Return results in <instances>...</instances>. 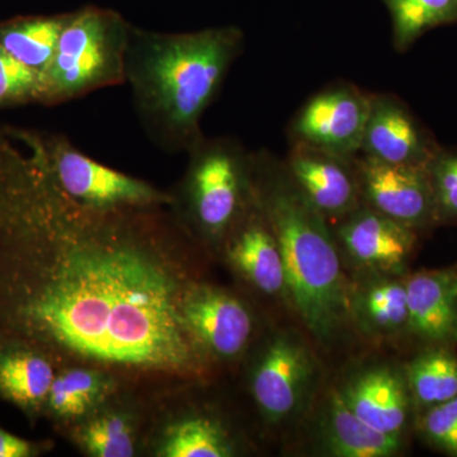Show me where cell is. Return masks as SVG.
<instances>
[{"label":"cell","instance_id":"obj_1","mask_svg":"<svg viewBox=\"0 0 457 457\" xmlns=\"http://www.w3.org/2000/svg\"><path fill=\"white\" fill-rule=\"evenodd\" d=\"M22 143L0 135V341L104 371L200 374L185 314L196 237L170 204L78 203Z\"/></svg>","mask_w":457,"mask_h":457},{"label":"cell","instance_id":"obj_2","mask_svg":"<svg viewBox=\"0 0 457 457\" xmlns=\"http://www.w3.org/2000/svg\"><path fill=\"white\" fill-rule=\"evenodd\" d=\"M237 26L156 32L132 25L125 84L141 128L168 153H187L204 137L201 121L245 50Z\"/></svg>","mask_w":457,"mask_h":457},{"label":"cell","instance_id":"obj_3","mask_svg":"<svg viewBox=\"0 0 457 457\" xmlns=\"http://www.w3.org/2000/svg\"><path fill=\"white\" fill-rule=\"evenodd\" d=\"M252 189L284 258L287 300L319 341L330 342L350 303L328 220L267 150L252 153Z\"/></svg>","mask_w":457,"mask_h":457},{"label":"cell","instance_id":"obj_4","mask_svg":"<svg viewBox=\"0 0 457 457\" xmlns=\"http://www.w3.org/2000/svg\"><path fill=\"white\" fill-rule=\"evenodd\" d=\"M187 154L170 209L195 237L224 243L253 204L252 153L233 137H204Z\"/></svg>","mask_w":457,"mask_h":457},{"label":"cell","instance_id":"obj_5","mask_svg":"<svg viewBox=\"0 0 457 457\" xmlns=\"http://www.w3.org/2000/svg\"><path fill=\"white\" fill-rule=\"evenodd\" d=\"M131 23L119 12L88 5L71 12L44 74L42 104H57L125 84Z\"/></svg>","mask_w":457,"mask_h":457},{"label":"cell","instance_id":"obj_6","mask_svg":"<svg viewBox=\"0 0 457 457\" xmlns=\"http://www.w3.org/2000/svg\"><path fill=\"white\" fill-rule=\"evenodd\" d=\"M18 139L32 144L60 187L78 203L97 209L170 204L171 196L139 179L98 163L74 146L64 135L16 132Z\"/></svg>","mask_w":457,"mask_h":457},{"label":"cell","instance_id":"obj_7","mask_svg":"<svg viewBox=\"0 0 457 457\" xmlns=\"http://www.w3.org/2000/svg\"><path fill=\"white\" fill-rule=\"evenodd\" d=\"M371 95L350 83L327 87L306 101L288 126L291 145L360 154Z\"/></svg>","mask_w":457,"mask_h":457},{"label":"cell","instance_id":"obj_8","mask_svg":"<svg viewBox=\"0 0 457 457\" xmlns=\"http://www.w3.org/2000/svg\"><path fill=\"white\" fill-rule=\"evenodd\" d=\"M356 164L366 206L416 233L440 222L428 168L385 163L361 154Z\"/></svg>","mask_w":457,"mask_h":457},{"label":"cell","instance_id":"obj_9","mask_svg":"<svg viewBox=\"0 0 457 457\" xmlns=\"http://www.w3.org/2000/svg\"><path fill=\"white\" fill-rule=\"evenodd\" d=\"M314 375V360L303 342L288 335L273 339L252 378V393L262 416L270 423H281L295 416Z\"/></svg>","mask_w":457,"mask_h":457},{"label":"cell","instance_id":"obj_10","mask_svg":"<svg viewBox=\"0 0 457 457\" xmlns=\"http://www.w3.org/2000/svg\"><path fill=\"white\" fill-rule=\"evenodd\" d=\"M356 156L291 145L284 164L303 196L327 220H342L362 204Z\"/></svg>","mask_w":457,"mask_h":457},{"label":"cell","instance_id":"obj_11","mask_svg":"<svg viewBox=\"0 0 457 457\" xmlns=\"http://www.w3.org/2000/svg\"><path fill=\"white\" fill-rule=\"evenodd\" d=\"M441 146L407 104L394 95H371L360 154L385 163L428 167Z\"/></svg>","mask_w":457,"mask_h":457},{"label":"cell","instance_id":"obj_12","mask_svg":"<svg viewBox=\"0 0 457 457\" xmlns=\"http://www.w3.org/2000/svg\"><path fill=\"white\" fill-rule=\"evenodd\" d=\"M185 314L204 351L219 359H236L253 335V318L245 303L203 282L189 293Z\"/></svg>","mask_w":457,"mask_h":457},{"label":"cell","instance_id":"obj_13","mask_svg":"<svg viewBox=\"0 0 457 457\" xmlns=\"http://www.w3.org/2000/svg\"><path fill=\"white\" fill-rule=\"evenodd\" d=\"M224 245L228 261L246 281L261 293L287 300L284 258L254 197L253 204L225 237Z\"/></svg>","mask_w":457,"mask_h":457},{"label":"cell","instance_id":"obj_14","mask_svg":"<svg viewBox=\"0 0 457 457\" xmlns=\"http://www.w3.org/2000/svg\"><path fill=\"white\" fill-rule=\"evenodd\" d=\"M337 237L357 263L370 269L394 270L408 260L417 233L362 204L342 219Z\"/></svg>","mask_w":457,"mask_h":457},{"label":"cell","instance_id":"obj_15","mask_svg":"<svg viewBox=\"0 0 457 457\" xmlns=\"http://www.w3.org/2000/svg\"><path fill=\"white\" fill-rule=\"evenodd\" d=\"M408 329L428 341L457 338V269L416 273L405 282Z\"/></svg>","mask_w":457,"mask_h":457},{"label":"cell","instance_id":"obj_16","mask_svg":"<svg viewBox=\"0 0 457 457\" xmlns=\"http://www.w3.org/2000/svg\"><path fill=\"white\" fill-rule=\"evenodd\" d=\"M339 393L366 425L387 435L402 436L408 420V396L402 378L392 370L363 372Z\"/></svg>","mask_w":457,"mask_h":457},{"label":"cell","instance_id":"obj_17","mask_svg":"<svg viewBox=\"0 0 457 457\" xmlns=\"http://www.w3.org/2000/svg\"><path fill=\"white\" fill-rule=\"evenodd\" d=\"M55 375L46 354L22 343L0 341V398L29 416L44 411Z\"/></svg>","mask_w":457,"mask_h":457},{"label":"cell","instance_id":"obj_18","mask_svg":"<svg viewBox=\"0 0 457 457\" xmlns=\"http://www.w3.org/2000/svg\"><path fill=\"white\" fill-rule=\"evenodd\" d=\"M323 437L328 453L337 457H389L402 447V436L387 435L366 425L339 392L328 398Z\"/></svg>","mask_w":457,"mask_h":457},{"label":"cell","instance_id":"obj_19","mask_svg":"<svg viewBox=\"0 0 457 457\" xmlns=\"http://www.w3.org/2000/svg\"><path fill=\"white\" fill-rule=\"evenodd\" d=\"M112 390V378L104 370L69 366L55 375L44 411L57 422H80L101 408Z\"/></svg>","mask_w":457,"mask_h":457},{"label":"cell","instance_id":"obj_20","mask_svg":"<svg viewBox=\"0 0 457 457\" xmlns=\"http://www.w3.org/2000/svg\"><path fill=\"white\" fill-rule=\"evenodd\" d=\"M71 12L49 17H25L0 23V46L44 77L55 55Z\"/></svg>","mask_w":457,"mask_h":457},{"label":"cell","instance_id":"obj_21","mask_svg":"<svg viewBox=\"0 0 457 457\" xmlns=\"http://www.w3.org/2000/svg\"><path fill=\"white\" fill-rule=\"evenodd\" d=\"M234 447L228 433L207 417H187L167 427L156 455L162 457H228Z\"/></svg>","mask_w":457,"mask_h":457},{"label":"cell","instance_id":"obj_22","mask_svg":"<svg viewBox=\"0 0 457 457\" xmlns=\"http://www.w3.org/2000/svg\"><path fill=\"white\" fill-rule=\"evenodd\" d=\"M392 17L393 44L404 53L427 32L457 25V0H384Z\"/></svg>","mask_w":457,"mask_h":457},{"label":"cell","instance_id":"obj_23","mask_svg":"<svg viewBox=\"0 0 457 457\" xmlns=\"http://www.w3.org/2000/svg\"><path fill=\"white\" fill-rule=\"evenodd\" d=\"M77 441L90 456L131 457L137 453V429L130 414L96 409L77 429Z\"/></svg>","mask_w":457,"mask_h":457},{"label":"cell","instance_id":"obj_24","mask_svg":"<svg viewBox=\"0 0 457 457\" xmlns=\"http://www.w3.org/2000/svg\"><path fill=\"white\" fill-rule=\"evenodd\" d=\"M408 383L418 404L431 408L457 396V359L449 352H429L408 368Z\"/></svg>","mask_w":457,"mask_h":457},{"label":"cell","instance_id":"obj_25","mask_svg":"<svg viewBox=\"0 0 457 457\" xmlns=\"http://www.w3.org/2000/svg\"><path fill=\"white\" fill-rule=\"evenodd\" d=\"M359 311L369 329L381 335H392L408 328L409 306L405 284L383 281L370 286L362 294Z\"/></svg>","mask_w":457,"mask_h":457},{"label":"cell","instance_id":"obj_26","mask_svg":"<svg viewBox=\"0 0 457 457\" xmlns=\"http://www.w3.org/2000/svg\"><path fill=\"white\" fill-rule=\"evenodd\" d=\"M44 77L0 46V104L44 99Z\"/></svg>","mask_w":457,"mask_h":457},{"label":"cell","instance_id":"obj_27","mask_svg":"<svg viewBox=\"0 0 457 457\" xmlns=\"http://www.w3.org/2000/svg\"><path fill=\"white\" fill-rule=\"evenodd\" d=\"M438 221H457V150H438L428 164Z\"/></svg>","mask_w":457,"mask_h":457},{"label":"cell","instance_id":"obj_28","mask_svg":"<svg viewBox=\"0 0 457 457\" xmlns=\"http://www.w3.org/2000/svg\"><path fill=\"white\" fill-rule=\"evenodd\" d=\"M422 431L438 449L457 456V396L428 408L422 420Z\"/></svg>","mask_w":457,"mask_h":457},{"label":"cell","instance_id":"obj_29","mask_svg":"<svg viewBox=\"0 0 457 457\" xmlns=\"http://www.w3.org/2000/svg\"><path fill=\"white\" fill-rule=\"evenodd\" d=\"M40 453V445L0 428V457H33Z\"/></svg>","mask_w":457,"mask_h":457}]
</instances>
